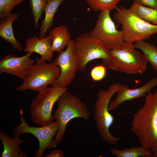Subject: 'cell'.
<instances>
[{"label":"cell","instance_id":"obj_15","mask_svg":"<svg viewBox=\"0 0 157 157\" xmlns=\"http://www.w3.org/2000/svg\"><path fill=\"white\" fill-rule=\"evenodd\" d=\"M0 138L3 146L2 157H26L27 154L23 153L19 146L24 141L19 136L11 138L2 131H0Z\"/></svg>","mask_w":157,"mask_h":157},{"label":"cell","instance_id":"obj_1","mask_svg":"<svg viewBox=\"0 0 157 157\" xmlns=\"http://www.w3.org/2000/svg\"><path fill=\"white\" fill-rule=\"evenodd\" d=\"M145 103L133 115L131 131L141 146L150 150L153 157H157V90L144 95Z\"/></svg>","mask_w":157,"mask_h":157},{"label":"cell","instance_id":"obj_24","mask_svg":"<svg viewBox=\"0 0 157 157\" xmlns=\"http://www.w3.org/2000/svg\"><path fill=\"white\" fill-rule=\"evenodd\" d=\"M23 0H0V19L11 14V11Z\"/></svg>","mask_w":157,"mask_h":157},{"label":"cell","instance_id":"obj_25","mask_svg":"<svg viewBox=\"0 0 157 157\" xmlns=\"http://www.w3.org/2000/svg\"><path fill=\"white\" fill-rule=\"evenodd\" d=\"M106 73V68L105 65L96 66L91 70L90 75L94 81H99L105 77Z\"/></svg>","mask_w":157,"mask_h":157},{"label":"cell","instance_id":"obj_2","mask_svg":"<svg viewBox=\"0 0 157 157\" xmlns=\"http://www.w3.org/2000/svg\"><path fill=\"white\" fill-rule=\"evenodd\" d=\"M58 108L53 115L58 122L59 127L55 138L53 140L51 148L55 147L62 141L67 123L77 117L88 120L91 113L85 104L77 95L67 90L57 102Z\"/></svg>","mask_w":157,"mask_h":157},{"label":"cell","instance_id":"obj_21","mask_svg":"<svg viewBox=\"0 0 157 157\" xmlns=\"http://www.w3.org/2000/svg\"><path fill=\"white\" fill-rule=\"evenodd\" d=\"M111 154L118 157H152L153 155L151 151L141 146L137 147H132L120 150L115 148L110 149Z\"/></svg>","mask_w":157,"mask_h":157},{"label":"cell","instance_id":"obj_4","mask_svg":"<svg viewBox=\"0 0 157 157\" xmlns=\"http://www.w3.org/2000/svg\"><path fill=\"white\" fill-rule=\"evenodd\" d=\"M133 44L124 41L121 49L109 50L110 60L107 68L128 74H142L146 70L147 61Z\"/></svg>","mask_w":157,"mask_h":157},{"label":"cell","instance_id":"obj_5","mask_svg":"<svg viewBox=\"0 0 157 157\" xmlns=\"http://www.w3.org/2000/svg\"><path fill=\"white\" fill-rule=\"evenodd\" d=\"M120 85L118 82L115 83L110 85L106 90H99L94 106V119L101 138L105 142L114 145L117 144L121 137H114L109 132V128L113 123L114 118L110 113L108 107L111 98Z\"/></svg>","mask_w":157,"mask_h":157},{"label":"cell","instance_id":"obj_22","mask_svg":"<svg viewBox=\"0 0 157 157\" xmlns=\"http://www.w3.org/2000/svg\"><path fill=\"white\" fill-rule=\"evenodd\" d=\"M121 0H85L86 2L94 11L108 10L110 11L115 9Z\"/></svg>","mask_w":157,"mask_h":157},{"label":"cell","instance_id":"obj_26","mask_svg":"<svg viewBox=\"0 0 157 157\" xmlns=\"http://www.w3.org/2000/svg\"><path fill=\"white\" fill-rule=\"evenodd\" d=\"M133 2L157 10V0H133Z\"/></svg>","mask_w":157,"mask_h":157},{"label":"cell","instance_id":"obj_19","mask_svg":"<svg viewBox=\"0 0 157 157\" xmlns=\"http://www.w3.org/2000/svg\"><path fill=\"white\" fill-rule=\"evenodd\" d=\"M134 45L142 51L144 58L157 73V46L144 40L138 41Z\"/></svg>","mask_w":157,"mask_h":157},{"label":"cell","instance_id":"obj_3","mask_svg":"<svg viewBox=\"0 0 157 157\" xmlns=\"http://www.w3.org/2000/svg\"><path fill=\"white\" fill-rule=\"evenodd\" d=\"M115 9L113 17L122 26L121 30L124 41L133 44L138 41L147 40L157 33V25L143 20L129 8L117 6Z\"/></svg>","mask_w":157,"mask_h":157},{"label":"cell","instance_id":"obj_16","mask_svg":"<svg viewBox=\"0 0 157 157\" xmlns=\"http://www.w3.org/2000/svg\"><path fill=\"white\" fill-rule=\"evenodd\" d=\"M18 16V14L13 13L0 19V36L10 43L15 49L21 51L22 45L15 38L12 26L13 22Z\"/></svg>","mask_w":157,"mask_h":157},{"label":"cell","instance_id":"obj_18","mask_svg":"<svg viewBox=\"0 0 157 157\" xmlns=\"http://www.w3.org/2000/svg\"><path fill=\"white\" fill-rule=\"evenodd\" d=\"M65 0H48L44 12L45 17L42 21V25L39 38H43L45 37L47 32L50 30L53 25L54 16L58 7Z\"/></svg>","mask_w":157,"mask_h":157},{"label":"cell","instance_id":"obj_9","mask_svg":"<svg viewBox=\"0 0 157 157\" xmlns=\"http://www.w3.org/2000/svg\"><path fill=\"white\" fill-rule=\"evenodd\" d=\"M110 11H100L95 25L89 33L90 37L109 50L120 49L124 42L121 30L116 28Z\"/></svg>","mask_w":157,"mask_h":157},{"label":"cell","instance_id":"obj_27","mask_svg":"<svg viewBox=\"0 0 157 157\" xmlns=\"http://www.w3.org/2000/svg\"><path fill=\"white\" fill-rule=\"evenodd\" d=\"M45 157H64L63 151L61 150L54 149L50 151Z\"/></svg>","mask_w":157,"mask_h":157},{"label":"cell","instance_id":"obj_6","mask_svg":"<svg viewBox=\"0 0 157 157\" xmlns=\"http://www.w3.org/2000/svg\"><path fill=\"white\" fill-rule=\"evenodd\" d=\"M67 88L57 86H48L38 92L30 105V115L32 121L39 126L53 122L52 110L54 104Z\"/></svg>","mask_w":157,"mask_h":157},{"label":"cell","instance_id":"obj_8","mask_svg":"<svg viewBox=\"0 0 157 157\" xmlns=\"http://www.w3.org/2000/svg\"><path fill=\"white\" fill-rule=\"evenodd\" d=\"M109 50L91 38L88 33L81 34L74 40L73 47L78 70L84 71L89 62L97 59H101L107 66L110 60Z\"/></svg>","mask_w":157,"mask_h":157},{"label":"cell","instance_id":"obj_13","mask_svg":"<svg viewBox=\"0 0 157 157\" xmlns=\"http://www.w3.org/2000/svg\"><path fill=\"white\" fill-rule=\"evenodd\" d=\"M157 85V76L149 80L143 85L133 89H129L124 84H121L117 90L115 99L110 102L109 111L116 109L122 103L126 101L138 98L144 96L147 93Z\"/></svg>","mask_w":157,"mask_h":157},{"label":"cell","instance_id":"obj_7","mask_svg":"<svg viewBox=\"0 0 157 157\" xmlns=\"http://www.w3.org/2000/svg\"><path fill=\"white\" fill-rule=\"evenodd\" d=\"M41 58H37L22 84L16 90H31L39 92L49 85L56 86L60 74V68L52 63H47Z\"/></svg>","mask_w":157,"mask_h":157},{"label":"cell","instance_id":"obj_14","mask_svg":"<svg viewBox=\"0 0 157 157\" xmlns=\"http://www.w3.org/2000/svg\"><path fill=\"white\" fill-rule=\"evenodd\" d=\"M52 43V38L49 35L43 38L34 35L26 40L23 51L27 53H38L42 59L50 61L53 57V52L51 49Z\"/></svg>","mask_w":157,"mask_h":157},{"label":"cell","instance_id":"obj_23","mask_svg":"<svg viewBox=\"0 0 157 157\" xmlns=\"http://www.w3.org/2000/svg\"><path fill=\"white\" fill-rule=\"evenodd\" d=\"M48 0H28L33 17V23L35 28L39 26L38 21L44 11Z\"/></svg>","mask_w":157,"mask_h":157},{"label":"cell","instance_id":"obj_17","mask_svg":"<svg viewBox=\"0 0 157 157\" xmlns=\"http://www.w3.org/2000/svg\"><path fill=\"white\" fill-rule=\"evenodd\" d=\"M52 38V43L51 49L53 52L62 50L67 46L71 40V33L68 31L67 26L62 24L56 26L49 32Z\"/></svg>","mask_w":157,"mask_h":157},{"label":"cell","instance_id":"obj_20","mask_svg":"<svg viewBox=\"0 0 157 157\" xmlns=\"http://www.w3.org/2000/svg\"><path fill=\"white\" fill-rule=\"evenodd\" d=\"M129 9L143 20L157 25V10L133 2Z\"/></svg>","mask_w":157,"mask_h":157},{"label":"cell","instance_id":"obj_11","mask_svg":"<svg viewBox=\"0 0 157 157\" xmlns=\"http://www.w3.org/2000/svg\"><path fill=\"white\" fill-rule=\"evenodd\" d=\"M74 40H70L65 50L58 52L57 57L52 63L58 67L60 70L56 86L67 88L74 79L78 70V65L73 52Z\"/></svg>","mask_w":157,"mask_h":157},{"label":"cell","instance_id":"obj_10","mask_svg":"<svg viewBox=\"0 0 157 157\" xmlns=\"http://www.w3.org/2000/svg\"><path fill=\"white\" fill-rule=\"evenodd\" d=\"M20 124L16 126L14 129L15 136L21 134L29 133L33 134L38 140L39 148L36 151L34 157H42L43 153L46 149H51L52 138L56 135L59 125L57 120L50 124L40 127L31 126L24 118L23 109L20 110Z\"/></svg>","mask_w":157,"mask_h":157},{"label":"cell","instance_id":"obj_12","mask_svg":"<svg viewBox=\"0 0 157 157\" xmlns=\"http://www.w3.org/2000/svg\"><path fill=\"white\" fill-rule=\"evenodd\" d=\"M32 53L28 52L19 57L11 54L5 55L0 61V74L14 75L23 81L35 63V60L30 58Z\"/></svg>","mask_w":157,"mask_h":157}]
</instances>
